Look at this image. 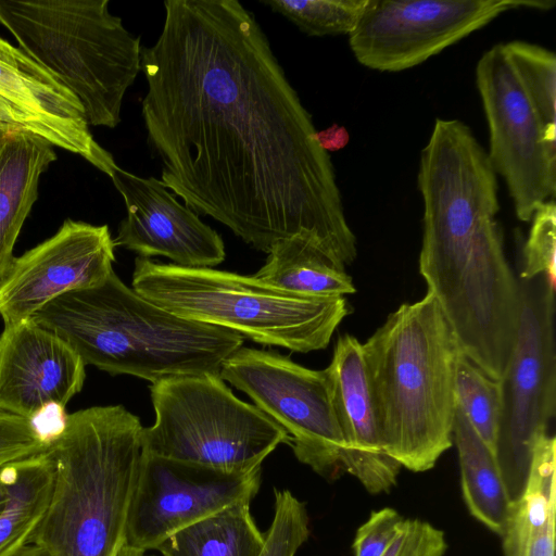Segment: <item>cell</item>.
I'll use <instances>...</instances> for the list:
<instances>
[{
  "label": "cell",
  "mask_w": 556,
  "mask_h": 556,
  "mask_svg": "<svg viewBox=\"0 0 556 556\" xmlns=\"http://www.w3.org/2000/svg\"><path fill=\"white\" fill-rule=\"evenodd\" d=\"M141 50L161 181L256 250L295 235L357 256L330 156L254 16L235 0H167Z\"/></svg>",
  "instance_id": "1"
},
{
  "label": "cell",
  "mask_w": 556,
  "mask_h": 556,
  "mask_svg": "<svg viewBox=\"0 0 556 556\" xmlns=\"http://www.w3.org/2000/svg\"><path fill=\"white\" fill-rule=\"evenodd\" d=\"M31 319L62 338L85 365L151 384L219 375L244 341L232 330L179 317L150 302L114 270L96 287L54 299Z\"/></svg>",
  "instance_id": "2"
},
{
  "label": "cell",
  "mask_w": 556,
  "mask_h": 556,
  "mask_svg": "<svg viewBox=\"0 0 556 556\" xmlns=\"http://www.w3.org/2000/svg\"><path fill=\"white\" fill-rule=\"evenodd\" d=\"M362 350L387 453L410 471L431 469L453 444L462 352L439 302L427 292L402 304Z\"/></svg>",
  "instance_id": "3"
},
{
  "label": "cell",
  "mask_w": 556,
  "mask_h": 556,
  "mask_svg": "<svg viewBox=\"0 0 556 556\" xmlns=\"http://www.w3.org/2000/svg\"><path fill=\"white\" fill-rule=\"evenodd\" d=\"M142 429L123 405L92 406L63 420L48 438L52 488L31 543L48 556H118Z\"/></svg>",
  "instance_id": "4"
},
{
  "label": "cell",
  "mask_w": 556,
  "mask_h": 556,
  "mask_svg": "<svg viewBox=\"0 0 556 556\" xmlns=\"http://www.w3.org/2000/svg\"><path fill=\"white\" fill-rule=\"evenodd\" d=\"M131 288L186 319L298 353L324 350L349 314L344 296H308L214 268L181 267L138 256Z\"/></svg>",
  "instance_id": "5"
},
{
  "label": "cell",
  "mask_w": 556,
  "mask_h": 556,
  "mask_svg": "<svg viewBox=\"0 0 556 556\" xmlns=\"http://www.w3.org/2000/svg\"><path fill=\"white\" fill-rule=\"evenodd\" d=\"M0 24L79 100L89 126L119 124L142 47L108 0H0Z\"/></svg>",
  "instance_id": "6"
},
{
  "label": "cell",
  "mask_w": 556,
  "mask_h": 556,
  "mask_svg": "<svg viewBox=\"0 0 556 556\" xmlns=\"http://www.w3.org/2000/svg\"><path fill=\"white\" fill-rule=\"evenodd\" d=\"M155 421L142 429V452L227 472L261 468L288 433L239 400L219 375L180 376L150 387Z\"/></svg>",
  "instance_id": "7"
},
{
  "label": "cell",
  "mask_w": 556,
  "mask_h": 556,
  "mask_svg": "<svg viewBox=\"0 0 556 556\" xmlns=\"http://www.w3.org/2000/svg\"><path fill=\"white\" fill-rule=\"evenodd\" d=\"M514 345L500 378L496 459L510 501L522 492L533 445L556 412L555 288L544 276L518 279Z\"/></svg>",
  "instance_id": "8"
},
{
  "label": "cell",
  "mask_w": 556,
  "mask_h": 556,
  "mask_svg": "<svg viewBox=\"0 0 556 556\" xmlns=\"http://www.w3.org/2000/svg\"><path fill=\"white\" fill-rule=\"evenodd\" d=\"M219 376L288 433L301 463L327 479L344 472V440L326 368L309 369L278 352L241 346Z\"/></svg>",
  "instance_id": "9"
},
{
  "label": "cell",
  "mask_w": 556,
  "mask_h": 556,
  "mask_svg": "<svg viewBox=\"0 0 556 556\" xmlns=\"http://www.w3.org/2000/svg\"><path fill=\"white\" fill-rule=\"evenodd\" d=\"M554 7L549 0H369L349 43L363 66L400 72L419 65L506 11Z\"/></svg>",
  "instance_id": "10"
},
{
  "label": "cell",
  "mask_w": 556,
  "mask_h": 556,
  "mask_svg": "<svg viewBox=\"0 0 556 556\" xmlns=\"http://www.w3.org/2000/svg\"><path fill=\"white\" fill-rule=\"evenodd\" d=\"M476 81L490 132L488 156L507 185L515 212L530 222L556 191V147L505 53L495 45L479 59Z\"/></svg>",
  "instance_id": "11"
},
{
  "label": "cell",
  "mask_w": 556,
  "mask_h": 556,
  "mask_svg": "<svg viewBox=\"0 0 556 556\" xmlns=\"http://www.w3.org/2000/svg\"><path fill=\"white\" fill-rule=\"evenodd\" d=\"M261 468L236 473L141 453L125 545L146 554L176 532L238 503H251Z\"/></svg>",
  "instance_id": "12"
},
{
  "label": "cell",
  "mask_w": 556,
  "mask_h": 556,
  "mask_svg": "<svg viewBox=\"0 0 556 556\" xmlns=\"http://www.w3.org/2000/svg\"><path fill=\"white\" fill-rule=\"evenodd\" d=\"M114 249L108 225L65 219L52 237L14 256L0 279L4 326L31 319L65 293L102 283L114 270Z\"/></svg>",
  "instance_id": "13"
},
{
  "label": "cell",
  "mask_w": 556,
  "mask_h": 556,
  "mask_svg": "<svg viewBox=\"0 0 556 556\" xmlns=\"http://www.w3.org/2000/svg\"><path fill=\"white\" fill-rule=\"evenodd\" d=\"M110 178L126 206L115 247L147 258L165 256L175 265L190 268H213L225 260L222 237L180 204L160 179L140 177L119 166Z\"/></svg>",
  "instance_id": "14"
},
{
  "label": "cell",
  "mask_w": 556,
  "mask_h": 556,
  "mask_svg": "<svg viewBox=\"0 0 556 556\" xmlns=\"http://www.w3.org/2000/svg\"><path fill=\"white\" fill-rule=\"evenodd\" d=\"M0 106L53 147L78 154L109 177L117 166L89 130L79 100L21 48L0 37Z\"/></svg>",
  "instance_id": "15"
},
{
  "label": "cell",
  "mask_w": 556,
  "mask_h": 556,
  "mask_svg": "<svg viewBox=\"0 0 556 556\" xmlns=\"http://www.w3.org/2000/svg\"><path fill=\"white\" fill-rule=\"evenodd\" d=\"M86 365L62 338L26 319L0 334V412L36 422L45 409L65 405L84 387Z\"/></svg>",
  "instance_id": "16"
},
{
  "label": "cell",
  "mask_w": 556,
  "mask_h": 556,
  "mask_svg": "<svg viewBox=\"0 0 556 556\" xmlns=\"http://www.w3.org/2000/svg\"><path fill=\"white\" fill-rule=\"evenodd\" d=\"M344 440L343 471L371 494L388 492L402 466L386 451L371 399L362 343L345 333L338 338L326 368Z\"/></svg>",
  "instance_id": "17"
},
{
  "label": "cell",
  "mask_w": 556,
  "mask_h": 556,
  "mask_svg": "<svg viewBox=\"0 0 556 556\" xmlns=\"http://www.w3.org/2000/svg\"><path fill=\"white\" fill-rule=\"evenodd\" d=\"M56 160L53 146L14 123H0V279L34 203L40 176Z\"/></svg>",
  "instance_id": "18"
},
{
  "label": "cell",
  "mask_w": 556,
  "mask_h": 556,
  "mask_svg": "<svg viewBox=\"0 0 556 556\" xmlns=\"http://www.w3.org/2000/svg\"><path fill=\"white\" fill-rule=\"evenodd\" d=\"M253 276L273 287L308 296H344L356 292L345 265L309 235L276 242L265 264Z\"/></svg>",
  "instance_id": "19"
},
{
  "label": "cell",
  "mask_w": 556,
  "mask_h": 556,
  "mask_svg": "<svg viewBox=\"0 0 556 556\" xmlns=\"http://www.w3.org/2000/svg\"><path fill=\"white\" fill-rule=\"evenodd\" d=\"M453 443L458 453L462 492L469 513L489 530L502 535L511 501L496 456L480 439L457 404Z\"/></svg>",
  "instance_id": "20"
},
{
  "label": "cell",
  "mask_w": 556,
  "mask_h": 556,
  "mask_svg": "<svg viewBox=\"0 0 556 556\" xmlns=\"http://www.w3.org/2000/svg\"><path fill=\"white\" fill-rule=\"evenodd\" d=\"M556 441H535L521 494L510 503L502 533L504 556H522L527 544L556 519Z\"/></svg>",
  "instance_id": "21"
},
{
  "label": "cell",
  "mask_w": 556,
  "mask_h": 556,
  "mask_svg": "<svg viewBox=\"0 0 556 556\" xmlns=\"http://www.w3.org/2000/svg\"><path fill=\"white\" fill-rule=\"evenodd\" d=\"M52 479L46 451L10 464L9 498L0 513V556H13L31 543L50 500Z\"/></svg>",
  "instance_id": "22"
},
{
  "label": "cell",
  "mask_w": 556,
  "mask_h": 556,
  "mask_svg": "<svg viewBox=\"0 0 556 556\" xmlns=\"http://www.w3.org/2000/svg\"><path fill=\"white\" fill-rule=\"evenodd\" d=\"M264 543L250 503H238L176 532L156 551L162 556H260Z\"/></svg>",
  "instance_id": "23"
},
{
  "label": "cell",
  "mask_w": 556,
  "mask_h": 556,
  "mask_svg": "<svg viewBox=\"0 0 556 556\" xmlns=\"http://www.w3.org/2000/svg\"><path fill=\"white\" fill-rule=\"evenodd\" d=\"M503 48L543 125L548 143L556 147V56L554 52L521 40L503 43Z\"/></svg>",
  "instance_id": "24"
},
{
  "label": "cell",
  "mask_w": 556,
  "mask_h": 556,
  "mask_svg": "<svg viewBox=\"0 0 556 556\" xmlns=\"http://www.w3.org/2000/svg\"><path fill=\"white\" fill-rule=\"evenodd\" d=\"M455 400L469 424L496 456L502 396L500 381L460 352L455 369Z\"/></svg>",
  "instance_id": "25"
},
{
  "label": "cell",
  "mask_w": 556,
  "mask_h": 556,
  "mask_svg": "<svg viewBox=\"0 0 556 556\" xmlns=\"http://www.w3.org/2000/svg\"><path fill=\"white\" fill-rule=\"evenodd\" d=\"M369 0H270L273 11L286 16L308 36L350 35Z\"/></svg>",
  "instance_id": "26"
},
{
  "label": "cell",
  "mask_w": 556,
  "mask_h": 556,
  "mask_svg": "<svg viewBox=\"0 0 556 556\" xmlns=\"http://www.w3.org/2000/svg\"><path fill=\"white\" fill-rule=\"evenodd\" d=\"M308 536L305 504L289 490H275L274 518L260 556H295Z\"/></svg>",
  "instance_id": "27"
},
{
  "label": "cell",
  "mask_w": 556,
  "mask_h": 556,
  "mask_svg": "<svg viewBox=\"0 0 556 556\" xmlns=\"http://www.w3.org/2000/svg\"><path fill=\"white\" fill-rule=\"evenodd\" d=\"M529 237L522 250L519 279L544 275L556 287V206L554 200L543 203L534 213Z\"/></svg>",
  "instance_id": "28"
},
{
  "label": "cell",
  "mask_w": 556,
  "mask_h": 556,
  "mask_svg": "<svg viewBox=\"0 0 556 556\" xmlns=\"http://www.w3.org/2000/svg\"><path fill=\"white\" fill-rule=\"evenodd\" d=\"M48 437L37 422L0 412V466L43 453Z\"/></svg>",
  "instance_id": "29"
},
{
  "label": "cell",
  "mask_w": 556,
  "mask_h": 556,
  "mask_svg": "<svg viewBox=\"0 0 556 556\" xmlns=\"http://www.w3.org/2000/svg\"><path fill=\"white\" fill-rule=\"evenodd\" d=\"M405 518L394 508L384 507L372 511L357 529L354 556H383L399 534Z\"/></svg>",
  "instance_id": "30"
},
{
  "label": "cell",
  "mask_w": 556,
  "mask_h": 556,
  "mask_svg": "<svg viewBox=\"0 0 556 556\" xmlns=\"http://www.w3.org/2000/svg\"><path fill=\"white\" fill-rule=\"evenodd\" d=\"M447 542L442 530L428 521L405 519L383 556H444Z\"/></svg>",
  "instance_id": "31"
},
{
  "label": "cell",
  "mask_w": 556,
  "mask_h": 556,
  "mask_svg": "<svg viewBox=\"0 0 556 556\" xmlns=\"http://www.w3.org/2000/svg\"><path fill=\"white\" fill-rule=\"evenodd\" d=\"M316 138L325 151H337L348 143L349 134L344 127L332 125L325 130L316 131Z\"/></svg>",
  "instance_id": "32"
},
{
  "label": "cell",
  "mask_w": 556,
  "mask_h": 556,
  "mask_svg": "<svg viewBox=\"0 0 556 556\" xmlns=\"http://www.w3.org/2000/svg\"><path fill=\"white\" fill-rule=\"evenodd\" d=\"M9 465L0 466V513L9 498Z\"/></svg>",
  "instance_id": "33"
},
{
  "label": "cell",
  "mask_w": 556,
  "mask_h": 556,
  "mask_svg": "<svg viewBox=\"0 0 556 556\" xmlns=\"http://www.w3.org/2000/svg\"><path fill=\"white\" fill-rule=\"evenodd\" d=\"M13 556H48V554L38 545L29 543Z\"/></svg>",
  "instance_id": "34"
},
{
  "label": "cell",
  "mask_w": 556,
  "mask_h": 556,
  "mask_svg": "<svg viewBox=\"0 0 556 556\" xmlns=\"http://www.w3.org/2000/svg\"><path fill=\"white\" fill-rule=\"evenodd\" d=\"M118 556H144L143 553L132 549L127 545H124L118 554Z\"/></svg>",
  "instance_id": "35"
},
{
  "label": "cell",
  "mask_w": 556,
  "mask_h": 556,
  "mask_svg": "<svg viewBox=\"0 0 556 556\" xmlns=\"http://www.w3.org/2000/svg\"><path fill=\"white\" fill-rule=\"evenodd\" d=\"M0 123H13L0 106Z\"/></svg>",
  "instance_id": "36"
},
{
  "label": "cell",
  "mask_w": 556,
  "mask_h": 556,
  "mask_svg": "<svg viewBox=\"0 0 556 556\" xmlns=\"http://www.w3.org/2000/svg\"><path fill=\"white\" fill-rule=\"evenodd\" d=\"M144 556H153V555H144Z\"/></svg>",
  "instance_id": "37"
}]
</instances>
